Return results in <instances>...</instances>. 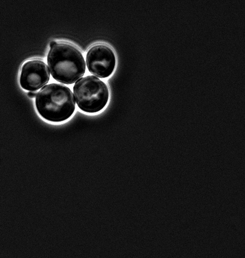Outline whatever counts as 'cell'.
<instances>
[{"label":"cell","instance_id":"cell-1","mask_svg":"<svg viewBox=\"0 0 245 258\" xmlns=\"http://www.w3.org/2000/svg\"><path fill=\"white\" fill-rule=\"evenodd\" d=\"M39 114L49 121L60 122L69 119L76 110L71 90L66 86L52 83L42 88L36 97Z\"/></svg>","mask_w":245,"mask_h":258},{"label":"cell","instance_id":"cell-5","mask_svg":"<svg viewBox=\"0 0 245 258\" xmlns=\"http://www.w3.org/2000/svg\"><path fill=\"white\" fill-rule=\"evenodd\" d=\"M50 74L45 62L32 59L24 64L20 77L21 87L30 92H36L49 81Z\"/></svg>","mask_w":245,"mask_h":258},{"label":"cell","instance_id":"cell-3","mask_svg":"<svg viewBox=\"0 0 245 258\" xmlns=\"http://www.w3.org/2000/svg\"><path fill=\"white\" fill-rule=\"evenodd\" d=\"M74 97L79 109L87 113H96L104 108L109 99L106 84L97 77L88 76L75 84Z\"/></svg>","mask_w":245,"mask_h":258},{"label":"cell","instance_id":"cell-2","mask_svg":"<svg viewBox=\"0 0 245 258\" xmlns=\"http://www.w3.org/2000/svg\"><path fill=\"white\" fill-rule=\"evenodd\" d=\"M47 62L52 77L68 85L75 83L86 72V63L81 52L66 43H57L50 48Z\"/></svg>","mask_w":245,"mask_h":258},{"label":"cell","instance_id":"cell-7","mask_svg":"<svg viewBox=\"0 0 245 258\" xmlns=\"http://www.w3.org/2000/svg\"><path fill=\"white\" fill-rule=\"evenodd\" d=\"M57 44V42L55 41H52L50 42V48L53 47L54 45H55Z\"/></svg>","mask_w":245,"mask_h":258},{"label":"cell","instance_id":"cell-4","mask_svg":"<svg viewBox=\"0 0 245 258\" xmlns=\"http://www.w3.org/2000/svg\"><path fill=\"white\" fill-rule=\"evenodd\" d=\"M86 61L89 72L100 78L109 77L116 66V57L113 51L103 44L91 47L87 53Z\"/></svg>","mask_w":245,"mask_h":258},{"label":"cell","instance_id":"cell-6","mask_svg":"<svg viewBox=\"0 0 245 258\" xmlns=\"http://www.w3.org/2000/svg\"><path fill=\"white\" fill-rule=\"evenodd\" d=\"M37 93H38L36 91V92H29L28 93V96L31 98H33L36 97Z\"/></svg>","mask_w":245,"mask_h":258}]
</instances>
